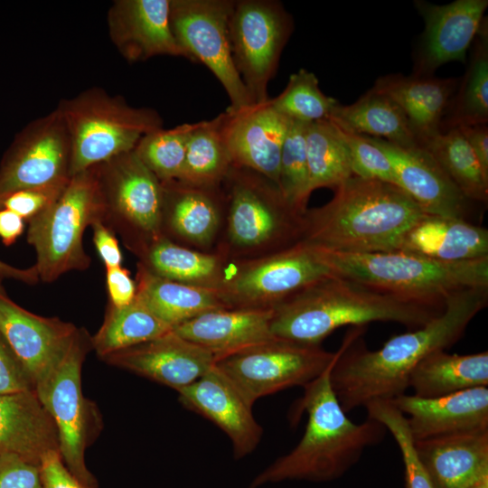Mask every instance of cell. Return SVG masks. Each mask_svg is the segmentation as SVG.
I'll return each mask as SVG.
<instances>
[{
  "label": "cell",
  "instance_id": "cell-9",
  "mask_svg": "<svg viewBox=\"0 0 488 488\" xmlns=\"http://www.w3.org/2000/svg\"><path fill=\"white\" fill-rule=\"evenodd\" d=\"M333 274L315 249L297 242L264 256L227 263L216 289L226 308L271 309Z\"/></svg>",
  "mask_w": 488,
  "mask_h": 488
},
{
  "label": "cell",
  "instance_id": "cell-18",
  "mask_svg": "<svg viewBox=\"0 0 488 488\" xmlns=\"http://www.w3.org/2000/svg\"><path fill=\"white\" fill-rule=\"evenodd\" d=\"M415 6L425 22V30L415 54L413 73L433 75L446 62H465L488 1L455 0L440 5L418 0Z\"/></svg>",
  "mask_w": 488,
  "mask_h": 488
},
{
  "label": "cell",
  "instance_id": "cell-11",
  "mask_svg": "<svg viewBox=\"0 0 488 488\" xmlns=\"http://www.w3.org/2000/svg\"><path fill=\"white\" fill-rule=\"evenodd\" d=\"M321 345L273 337L215 361L221 371L253 406L266 396L305 386L322 375L337 359Z\"/></svg>",
  "mask_w": 488,
  "mask_h": 488
},
{
  "label": "cell",
  "instance_id": "cell-31",
  "mask_svg": "<svg viewBox=\"0 0 488 488\" xmlns=\"http://www.w3.org/2000/svg\"><path fill=\"white\" fill-rule=\"evenodd\" d=\"M488 385V352L460 355L433 352L412 370L408 388L420 398H438Z\"/></svg>",
  "mask_w": 488,
  "mask_h": 488
},
{
  "label": "cell",
  "instance_id": "cell-36",
  "mask_svg": "<svg viewBox=\"0 0 488 488\" xmlns=\"http://www.w3.org/2000/svg\"><path fill=\"white\" fill-rule=\"evenodd\" d=\"M221 114L196 122L177 179L197 187H219L232 167L221 131Z\"/></svg>",
  "mask_w": 488,
  "mask_h": 488
},
{
  "label": "cell",
  "instance_id": "cell-1",
  "mask_svg": "<svg viewBox=\"0 0 488 488\" xmlns=\"http://www.w3.org/2000/svg\"><path fill=\"white\" fill-rule=\"evenodd\" d=\"M487 304L488 286L454 292L446 297L438 315L419 328L390 337L376 351L361 343L365 326H354L343 339L330 374L343 409L348 413L405 394L415 366L429 353L446 350L459 341Z\"/></svg>",
  "mask_w": 488,
  "mask_h": 488
},
{
  "label": "cell",
  "instance_id": "cell-24",
  "mask_svg": "<svg viewBox=\"0 0 488 488\" xmlns=\"http://www.w3.org/2000/svg\"><path fill=\"white\" fill-rule=\"evenodd\" d=\"M435 488H469L488 477V429L414 442Z\"/></svg>",
  "mask_w": 488,
  "mask_h": 488
},
{
  "label": "cell",
  "instance_id": "cell-21",
  "mask_svg": "<svg viewBox=\"0 0 488 488\" xmlns=\"http://www.w3.org/2000/svg\"><path fill=\"white\" fill-rule=\"evenodd\" d=\"M102 359L176 391L202 378L214 366L216 360L211 352L174 330Z\"/></svg>",
  "mask_w": 488,
  "mask_h": 488
},
{
  "label": "cell",
  "instance_id": "cell-15",
  "mask_svg": "<svg viewBox=\"0 0 488 488\" xmlns=\"http://www.w3.org/2000/svg\"><path fill=\"white\" fill-rule=\"evenodd\" d=\"M70 143L59 108L28 124L0 165V209L6 197L70 179Z\"/></svg>",
  "mask_w": 488,
  "mask_h": 488
},
{
  "label": "cell",
  "instance_id": "cell-47",
  "mask_svg": "<svg viewBox=\"0 0 488 488\" xmlns=\"http://www.w3.org/2000/svg\"><path fill=\"white\" fill-rule=\"evenodd\" d=\"M42 488H89L65 465L59 450L47 452L39 464Z\"/></svg>",
  "mask_w": 488,
  "mask_h": 488
},
{
  "label": "cell",
  "instance_id": "cell-53",
  "mask_svg": "<svg viewBox=\"0 0 488 488\" xmlns=\"http://www.w3.org/2000/svg\"><path fill=\"white\" fill-rule=\"evenodd\" d=\"M469 488H488V477H485Z\"/></svg>",
  "mask_w": 488,
  "mask_h": 488
},
{
  "label": "cell",
  "instance_id": "cell-2",
  "mask_svg": "<svg viewBox=\"0 0 488 488\" xmlns=\"http://www.w3.org/2000/svg\"><path fill=\"white\" fill-rule=\"evenodd\" d=\"M324 205L306 209L298 242L342 253L400 250L408 230L427 213L399 186L351 176Z\"/></svg>",
  "mask_w": 488,
  "mask_h": 488
},
{
  "label": "cell",
  "instance_id": "cell-51",
  "mask_svg": "<svg viewBox=\"0 0 488 488\" xmlns=\"http://www.w3.org/2000/svg\"><path fill=\"white\" fill-rule=\"evenodd\" d=\"M23 230L24 220L21 216L8 209H0V239L5 245L14 244Z\"/></svg>",
  "mask_w": 488,
  "mask_h": 488
},
{
  "label": "cell",
  "instance_id": "cell-41",
  "mask_svg": "<svg viewBox=\"0 0 488 488\" xmlns=\"http://www.w3.org/2000/svg\"><path fill=\"white\" fill-rule=\"evenodd\" d=\"M306 125L290 120L279 162L277 187L285 200L299 213H305L309 194L305 143Z\"/></svg>",
  "mask_w": 488,
  "mask_h": 488
},
{
  "label": "cell",
  "instance_id": "cell-20",
  "mask_svg": "<svg viewBox=\"0 0 488 488\" xmlns=\"http://www.w3.org/2000/svg\"><path fill=\"white\" fill-rule=\"evenodd\" d=\"M177 392L185 408L209 419L228 436L236 459L257 448L263 429L253 415V406L215 365Z\"/></svg>",
  "mask_w": 488,
  "mask_h": 488
},
{
  "label": "cell",
  "instance_id": "cell-48",
  "mask_svg": "<svg viewBox=\"0 0 488 488\" xmlns=\"http://www.w3.org/2000/svg\"><path fill=\"white\" fill-rule=\"evenodd\" d=\"M106 281L109 304L124 306L130 304L136 296V283L128 270L122 267L106 268Z\"/></svg>",
  "mask_w": 488,
  "mask_h": 488
},
{
  "label": "cell",
  "instance_id": "cell-7",
  "mask_svg": "<svg viewBox=\"0 0 488 488\" xmlns=\"http://www.w3.org/2000/svg\"><path fill=\"white\" fill-rule=\"evenodd\" d=\"M70 143V177L133 151L146 134L162 127L156 111L129 106L98 88L58 106Z\"/></svg>",
  "mask_w": 488,
  "mask_h": 488
},
{
  "label": "cell",
  "instance_id": "cell-44",
  "mask_svg": "<svg viewBox=\"0 0 488 488\" xmlns=\"http://www.w3.org/2000/svg\"><path fill=\"white\" fill-rule=\"evenodd\" d=\"M68 181L15 192L5 198L2 208L15 212L24 221H30L55 202Z\"/></svg>",
  "mask_w": 488,
  "mask_h": 488
},
{
  "label": "cell",
  "instance_id": "cell-30",
  "mask_svg": "<svg viewBox=\"0 0 488 488\" xmlns=\"http://www.w3.org/2000/svg\"><path fill=\"white\" fill-rule=\"evenodd\" d=\"M136 297L173 329L203 313L226 308L216 288L158 277L138 264Z\"/></svg>",
  "mask_w": 488,
  "mask_h": 488
},
{
  "label": "cell",
  "instance_id": "cell-10",
  "mask_svg": "<svg viewBox=\"0 0 488 488\" xmlns=\"http://www.w3.org/2000/svg\"><path fill=\"white\" fill-rule=\"evenodd\" d=\"M89 347L90 337L79 329L62 361L35 391L54 421L65 465L84 485L98 488L85 463V451L98 432L99 420L96 406L81 389L82 363Z\"/></svg>",
  "mask_w": 488,
  "mask_h": 488
},
{
  "label": "cell",
  "instance_id": "cell-27",
  "mask_svg": "<svg viewBox=\"0 0 488 488\" xmlns=\"http://www.w3.org/2000/svg\"><path fill=\"white\" fill-rule=\"evenodd\" d=\"M459 82V79L433 75L390 74L379 78L371 89L389 96L401 108L421 144L441 131Z\"/></svg>",
  "mask_w": 488,
  "mask_h": 488
},
{
  "label": "cell",
  "instance_id": "cell-54",
  "mask_svg": "<svg viewBox=\"0 0 488 488\" xmlns=\"http://www.w3.org/2000/svg\"><path fill=\"white\" fill-rule=\"evenodd\" d=\"M4 277L0 275V292L1 291H4V288L2 287V284H1V280L3 279Z\"/></svg>",
  "mask_w": 488,
  "mask_h": 488
},
{
  "label": "cell",
  "instance_id": "cell-28",
  "mask_svg": "<svg viewBox=\"0 0 488 488\" xmlns=\"http://www.w3.org/2000/svg\"><path fill=\"white\" fill-rule=\"evenodd\" d=\"M163 229L198 246L211 244L220 227L225 206L221 185L197 187L177 180L162 183Z\"/></svg>",
  "mask_w": 488,
  "mask_h": 488
},
{
  "label": "cell",
  "instance_id": "cell-34",
  "mask_svg": "<svg viewBox=\"0 0 488 488\" xmlns=\"http://www.w3.org/2000/svg\"><path fill=\"white\" fill-rule=\"evenodd\" d=\"M473 42L467 70L458 84L457 93L451 99L441 131L488 122L487 17H484Z\"/></svg>",
  "mask_w": 488,
  "mask_h": 488
},
{
  "label": "cell",
  "instance_id": "cell-25",
  "mask_svg": "<svg viewBox=\"0 0 488 488\" xmlns=\"http://www.w3.org/2000/svg\"><path fill=\"white\" fill-rule=\"evenodd\" d=\"M272 314L273 308H222L203 313L173 330L217 360L273 338Z\"/></svg>",
  "mask_w": 488,
  "mask_h": 488
},
{
  "label": "cell",
  "instance_id": "cell-8",
  "mask_svg": "<svg viewBox=\"0 0 488 488\" xmlns=\"http://www.w3.org/2000/svg\"><path fill=\"white\" fill-rule=\"evenodd\" d=\"M104 214L99 164L70 176L55 202L29 221L27 241L36 252L39 280L52 282L89 267L83 235L88 226L103 221Z\"/></svg>",
  "mask_w": 488,
  "mask_h": 488
},
{
  "label": "cell",
  "instance_id": "cell-40",
  "mask_svg": "<svg viewBox=\"0 0 488 488\" xmlns=\"http://www.w3.org/2000/svg\"><path fill=\"white\" fill-rule=\"evenodd\" d=\"M194 126L195 123H185L170 129L161 127L145 135L137 143L135 153L161 183L179 178Z\"/></svg>",
  "mask_w": 488,
  "mask_h": 488
},
{
  "label": "cell",
  "instance_id": "cell-33",
  "mask_svg": "<svg viewBox=\"0 0 488 488\" xmlns=\"http://www.w3.org/2000/svg\"><path fill=\"white\" fill-rule=\"evenodd\" d=\"M151 273L165 279L197 286L217 288L223 277L227 258L175 244L164 236L138 254Z\"/></svg>",
  "mask_w": 488,
  "mask_h": 488
},
{
  "label": "cell",
  "instance_id": "cell-12",
  "mask_svg": "<svg viewBox=\"0 0 488 488\" xmlns=\"http://www.w3.org/2000/svg\"><path fill=\"white\" fill-rule=\"evenodd\" d=\"M103 222L138 255L163 233V185L135 151L99 164Z\"/></svg>",
  "mask_w": 488,
  "mask_h": 488
},
{
  "label": "cell",
  "instance_id": "cell-38",
  "mask_svg": "<svg viewBox=\"0 0 488 488\" xmlns=\"http://www.w3.org/2000/svg\"><path fill=\"white\" fill-rule=\"evenodd\" d=\"M305 143L309 196L318 188L334 189L353 175L346 145L332 120L307 124Z\"/></svg>",
  "mask_w": 488,
  "mask_h": 488
},
{
  "label": "cell",
  "instance_id": "cell-29",
  "mask_svg": "<svg viewBox=\"0 0 488 488\" xmlns=\"http://www.w3.org/2000/svg\"><path fill=\"white\" fill-rule=\"evenodd\" d=\"M401 251L446 262L488 257V230L469 221L425 215L405 236Z\"/></svg>",
  "mask_w": 488,
  "mask_h": 488
},
{
  "label": "cell",
  "instance_id": "cell-42",
  "mask_svg": "<svg viewBox=\"0 0 488 488\" xmlns=\"http://www.w3.org/2000/svg\"><path fill=\"white\" fill-rule=\"evenodd\" d=\"M368 418L380 422L390 432L397 443L405 469V488H435L428 474L418 459L407 418L390 401L369 403Z\"/></svg>",
  "mask_w": 488,
  "mask_h": 488
},
{
  "label": "cell",
  "instance_id": "cell-16",
  "mask_svg": "<svg viewBox=\"0 0 488 488\" xmlns=\"http://www.w3.org/2000/svg\"><path fill=\"white\" fill-rule=\"evenodd\" d=\"M79 329L57 317L33 314L0 292V333L35 387L62 361Z\"/></svg>",
  "mask_w": 488,
  "mask_h": 488
},
{
  "label": "cell",
  "instance_id": "cell-39",
  "mask_svg": "<svg viewBox=\"0 0 488 488\" xmlns=\"http://www.w3.org/2000/svg\"><path fill=\"white\" fill-rule=\"evenodd\" d=\"M270 103L287 119L304 124L329 119L338 105L321 91L316 76L305 69L291 74L285 89Z\"/></svg>",
  "mask_w": 488,
  "mask_h": 488
},
{
  "label": "cell",
  "instance_id": "cell-3",
  "mask_svg": "<svg viewBox=\"0 0 488 488\" xmlns=\"http://www.w3.org/2000/svg\"><path fill=\"white\" fill-rule=\"evenodd\" d=\"M444 305L380 291L334 274L296 292L273 308L274 337L320 345L336 329L394 322L417 329Z\"/></svg>",
  "mask_w": 488,
  "mask_h": 488
},
{
  "label": "cell",
  "instance_id": "cell-19",
  "mask_svg": "<svg viewBox=\"0 0 488 488\" xmlns=\"http://www.w3.org/2000/svg\"><path fill=\"white\" fill-rule=\"evenodd\" d=\"M366 136L388 157L397 186L425 213L468 221L471 201L425 147L420 145L403 148L381 138Z\"/></svg>",
  "mask_w": 488,
  "mask_h": 488
},
{
  "label": "cell",
  "instance_id": "cell-6",
  "mask_svg": "<svg viewBox=\"0 0 488 488\" xmlns=\"http://www.w3.org/2000/svg\"><path fill=\"white\" fill-rule=\"evenodd\" d=\"M227 208V258L264 256L300 239L303 214L264 175L232 166L221 183Z\"/></svg>",
  "mask_w": 488,
  "mask_h": 488
},
{
  "label": "cell",
  "instance_id": "cell-17",
  "mask_svg": "<svg viewBox=\"0 0 488 488\" xmlns=\"http://www.w3.org/2000/svg\"><path fill=\"white\" fill-rule=\"evenodd\" d=\"M221 114L232 166L252 170L277 185L280 155L290 120L272 107L270 99Z\"/></svg>",
  "mask_w": 488,
  "mask_h": 488
},
{
  "label": "cell",
  "instance_id": "cell-50",
  "mask_svg": "<svg viewBox=\"0 0 488 488\" xmlns=\"http://www.w3.org/2000/svg\"><path fill=\"white\" fill-rule=\"evenodd\" d=\"M460 130L479 160L483 169L488 174V126L476 124L456 127Z\"/></svg>",
  "mask_w": 488,
  "mask_h": 488
},
{
  "label": "cell",
  "instance_id": "cell-35",
  "mask_svg": "<svg viewBox=\"0 0 488 488\" xmlns=\"http://www.w3.org/2000/svg\"><path fill=\"white\" fill-rule=\"evenodd\" d=\"M172 330L136 296L127 305H108L101 326L90 337V345L100 358H104L160 337Z\"/></svg>",
  "mask_w": 488,
  "mask_h": 488
},
{
  "label": "cell",
  "instance_id": "cell-13",
  "mask_svg": "<svg viewBox=\"0 0 488 488\" xmlns=\"http://www.w3.org/2000/svg\"><path fill=\"white\" fill-rule=\"evenodd\" d=\"M292 31L293 19L280 2L234 1L229 22L231 57L253 105L268 100V82Z\"/></svg>",
  "mask_w": 488,
  "mask_h": 488
},
{
  "label": "cell",
  "instance_id": "cell-52",
  "mask_svg": "<svg viewBox=\"0 0 488 488\" xmlns=\"http://www.w3.org/2000/svg\"><path fill=\"white\" fill-rule=\"evenodd\" d=\"M0 275L5 278H13L27 284H35L39 280L35 266L22 269L7 265L0 260Z\"/></svg>",
  "mask_w": 488,
  "mask_h": 488
},
{
  "label": "cell",
  "instance_id": "cell-22",
  "mask_svg": "<svg viewBox=\"0 0 488 488\" xmlns=\"http://www.w3.org/2000/svg\"><path fill=\"white\" fill-rule=\"evenodd\" d=\"M171 0H117L108 12L111 41L128 61L157 55H187L170 24Z\"/></svg>",
  "mask_w": 488,
  "mask_h": 488
},
{
  "label": "cell",
  "instance_id": "cell-46",
  "mask_svg": "<svg viewBox=\"0 0 488 488\" xmlns=\"http://www.w3.org/2000/svg\"><path fill=\"white\" fill-rule=\"evenodd\" d=\"M32 389L30 376L0 333V395Z\"/></svg>",
  "mask_w": 488,
  "mask_h": 488
},
{
  "label": "cell",
  "instance_id": "cell-4",
  "mask_svg": "<svg viewBox=\"0 0 488 488\" xmlns=\"http://www.w3.org/2000/svg\"><path fill=\"white\" fill-rule=\"evenodd\" d=\"M334 362L303 387L297 407L298 411L306 412L307 423L299 443L256 476L249 488L286 480L326 482L339 478L367 447L383 439L387 430L380 422L368 418L354 423L343 409L330 380Z\"/></svg>",
  "mask_w": 488,
  "mask_h": 488
},
{
  "label": "cell",
  "instance_id": "cell-45",
  "mask_svg": "<svg viewBox=\"0 0 488 488\" xmlns=\"http://www.w3.org/2000/svg\"><path fill=\"white\" fill-rule=\"evenodd\" d=\"M0 488H42L39 465L16 455H0Z\"/></svg>",
  "mask_w": 488,
  "mask_h": 488
},
{
  "label": "cell",
  "instance_id": "cell-5",
  "mask_svg": "<svg viewBox=\"0 0 488 488\" xmlns=\"http://www.w3.org/2000/svg\"><path fill=\"white\" fill-rule=\"evenodd\" d=\"M315 249L336 276L433 305H444L446 296L464 288L488 286V257L446 262L401 250L342 253Z\"/></svg>",
  "mask_w": 488,
  "mask_h": 488
},
{
  "label": "cell",
  "instance_id": "cell-32",
  "mask_svg": "<svg viewBox=\"0 0 488 488\" xmlns=\"http://www.w3.org/2000/svg\"><path fill=\"white\" fill-rule=\"evenodd\" d=\"M329 119L358 135L381 138L403 148L420 145L401 108L372 89L351 105L338 103Z\"/></svg>",
  "mask_w": 488,
  "mask_h": 488
},
{
  "label": "cell",
  "instance_id": "cell-23",
  "mask_svg": "<svg viewBox=\"0 0 488 488\" xmlns=\"http://www.w3.org/2000/svg\"><path fill=\"white\" fill-rule=\"evenodd\" d=\"M389 401L403 415H407L414 442L488 429L487 387L472 388L429 399L402 394Z\"/></svg>",
  "mask_w": 488,
  "mask_h": 488
},
{
  "label": "cell",
  "instance_id": "cell-49",
  "mask_svg": "<svg viewBox=\"0 0 488 488\" xmlns=\"http://www.w3.org/2000/svg\"><path fill=\"white\" fill-rule=\"evenodd\" d=\"M91 227L94 245L106 268L121 267L123 256L112 230L102 221H95Z\"/></svg>",
  "mask_w": 488,
  "mask_h": 488
},
{
  "label": "cell",
  "instance_id": "cell-37",
  "mask_svg": "<svg viewBox=\"0 0 488 488\" xmlns=\"http://www.w3.org/2000/svg\"><path fill=\"white\" fill-rule=\"evenodd\" d=\"M420 145L468 200L487 203L488 174L458 128L441 131Z\"/></svg>",
  "mask_w": 488,
  "mask_h": 488
},
{
  "label": "cell",
  "instance_id": "cell-43",
  "mask_svg": "<svg viewBox=\"0 0 488 488\" xmlns=\"http://www.w3.org/2000/svg\"><path fill=\"white\" fill-rule=\"evenodd\" d=\"M333 123L346 145L353 175L397 185L392 165L377 145L371 142L366 136L358 135L335 122Z\"/></svg>",
  "mask_w": 488,
  "mask_h": 488
},
{
  "label": "cell",
  "instance_id": "cell-14",
  "mask_svg": "<svg viewBox=\"0 0 488 488\" xmlns=\"http://www.w3.org/2000/svg\"><path fill=\"white\" fill-rule=\"evenodd\" d=\"M233 0H171L173 34L192 62L204 64L224 88L234 112L252 106L233 64L229 22Z\"/></svg>",
  "mask_w": 488,
  "mask_h": 488
},
{
  "label": "cell",
  "instance_id": "cell-26",
  "mask_svg": "<svg viewBox=\"0 0 488 488\" xmlns=\"http://www.w3.org/2000/svg\"><path fill=\"white\" fill-rule=\"evenodd\" d=\"M51 450H59L58 431L35 389L0 395V455L39 465Z\"/></svg>",
  "mask_w": 488,
  "mask_h": 488
}]
</instances>
